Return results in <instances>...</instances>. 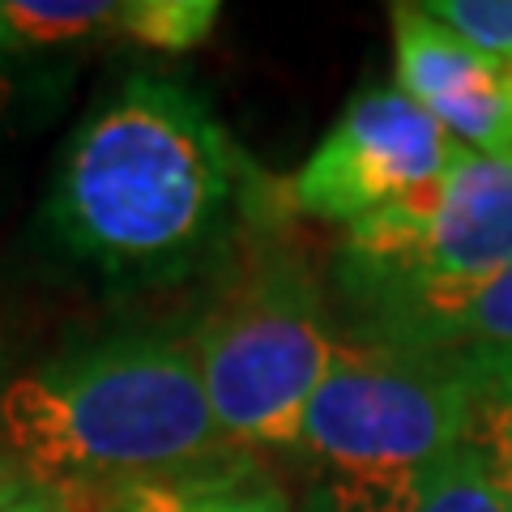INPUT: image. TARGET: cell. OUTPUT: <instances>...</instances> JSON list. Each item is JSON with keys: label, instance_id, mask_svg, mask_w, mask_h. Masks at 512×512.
<instances>
[{"label": "cell", "instance_id": "1", "mask_svg": "<svg viewBox=\"0 0 512 512\" xmlns=\"http://www.w3.org/2000/svg\"><path fill=\"white\" fill-rule=\"evenodd\" d=\"M248 175L201 94L133 77L64 141L43 227L107 282H171L231 239Z\"/></svg>", "mask_w": 512, "mask_h": 512}, {"label": "cell", "instance_id": "2", "mask_svg": "<svg viewBox=\"0 0 512 512\" xmlns=\"http://www.w3.org/2000/svg\"><path fill=\"white\" fill-rule=\"evenodd\" d=\"M0 448L30 483L111 491L197 470L231 448L188 338L111 333L13 376L0 389Z\"/></svg>", "mask_w": 512, "mask_h": 512}, {"label": "cell", "instance_id": "3", "mask_svg": "<svg viewBox=\"0 0 512 512\" xmlns=\"http://www.w3.org/2000/svg\"><path fill=\"white\" fill-rule=\"evenodd\" d=\"M231 448H299L338 333L295 256H252L188 333Z\"/></svg>", "mask_w": 512, "mask_h": 512}, {"label": "cell", "instance_id": "4", "mask_svg": "<svg viewBox=\"0 0 512 512\" xmlns=\"http://www.w3.org/2000/svg\"><path fill=\"white\" fill-rule=\"evenodd\" d=\"M466 380L453 355L338 333L299 448L320 478L397 483L466 444Z\"/></svg>", "mask_w": 512, "mask_h": 512}, {"label": "cell", "instance_id": "5", "mask_svg": "<svg viewBox=\"0 0 512 512\" xmlns=\"http://www.w3.org/2000/svg\"><path fill=\"white\" fill-rule=\"evenodd\" d=\"M457 150L444 124L402 86L359 90L295 171L291 201L299 214L350 231L384 205L444 180Z\"/></svg>", "mask_w": 512, "mask_h": 512}, {"label": "cell", "instance_id": "6", "mask_svg": "<svg viewBox=\"0 0 512 512\" xmlns=\"http://www.w3.org/2000/svg\"><path fill=\"white\" fill-rule=\"evenodd\" d=\"M512 265V154H478L461 146L440 184L427 231L393 274L346 286L363 320L436 308L461 299Z\"/></svg>", "mask_w": 512, "mask_h": 512}, {"label": "cell", "instance_id": "7", "mask_svg": "<svg viewBox=\"0 0 512 512\" xmlns=\"http://www.w3.org/2000/svg\"><path fill=\"white\" fill-rule=\"evenodd\" d=\"M397 86L444 133L478 154H512V99L504 64L453 35L427 5H393Z\"/></svg>", "mask_w": 512, "mask_h": 512}, {"label": "cell", "instance_id": "8", "mask_svg": "<svg viewBox=\"0 0 512 512\" xmlns=\"http://www.w3.org/2000/svg\"><path fill=\"white\" fill-rule=\"evenodd\" d=\"M303 512H508L470 444L436 457L397 483H338L320 478Z\"/></svg>", "mask_w": 512, "mask_h": 512}, {"label": "cell", "instance_id": "9", "mask_svg": "<svg viewBox=\"0 0 512 512\" xmlns=\"http://www.w3.org/2000/svg\"><path fill=\"white\" fill-rule=\"evenodd\" d=\"M355 333L389 346H406V350H436V355L512 346V265L500 278L483 282L478 291L461 299L363 320V325H355Z\"/></svg>", "mask_w": 512, "mask_h": 512}, {"label": "cell", "instance_id": "10", "mask_svg": "<svg viewBox=\"0 0 512 512\" xmlns=\"http://www.w3.org/2000/svg\"><path fill=\"white\" fill-rule=\"evenodd\" d=\"M111 500L133 512H295L278 478L248 461V453H227L197 470L120 487Z\"/></svg>", "mask_w": 512, "mask_h": 512}, {"label": "cell", "instance_id": "11", "mask_svg": "<svg viewBox=\"0 0 512 512\" xmlns=\"http://www.w3.org/2000/svg\"><path fill=\"white\" fill-rule=\"evenodd\" d=\"M466 380L470 414L466 444L483 461L495 491L512 487V346L495 350H448Z\"/></svg>", "mask_w": 512, "mask_h": 512}, {"label": "cell", "instance_id": "12", "mask_svg": "<svg viewBox=\"0 0 512 512\" xmlns=\"http://www.w3.org/2000/svg\"><path fill=\"white\" fill-rule=\"evenodd\" d=\"M116 0H0L5 52H56V47L116 35Z\"/></svg>", "mask_w": 512, "mask_h": 512}, {"label": "cell", "instance_id": "13", "mask_svg": "<svg viewBox=\"0 0 512 512\" xmlns=\"http://www.w3.org/2000/svg\"><path fill=\"white\" fill-rule=\"evenodd\" d=\"M218 0H124L116 35L150 52H192L218 26Z\"/></svg>", "mask_w": 512, "mask_h": 512}, {"label": "cell", "instance_id": "14", "mask_svg": "<svg viewBox=\"0 0 512 512\" xmlns=\"http://www.w3.org/2000/svg\"><path fill=\"white\" fill-rule=\"evenodd\" d=\"M431 18L495 64H512V0H427Z\"/></svg>", "mask_w": 512, "mask_h": 512}, {"label": "cell", "instance_id": "15", "mask_svg": "<svg viewBox=\"0 0 512 512\" xmlns=\"http://www.w3.org/2000/svg\"><path fill=\"white\" fill-rule=\"evenodd\" d=\"M0 512H82L77 508V500L69 491H60V487H43V483H35L30 491H22L13 504H5Z\"/></svg>", "mask_w": 512, "mask_h": 512}, {"label": "cell", "instance_id": "16", "mask_svg": "<svg viewBox=\"0 0 512 512\" xmlns=\"http://www.w3.org/2000/svg\"><path fill=\"white\" fill-rule=\"evenodd\" d=\"M30 487H35V483H30V474L5 453V448H0V508L13 504V500H18L22 491H30Z\"/></svg>", "mask_w": 512, "mask_h": 512}, {"label": "cell", "instance_id": "17", "mask_svg": "<svg viewBox=\"0 0 512 512\" xmlns=\"http://www.w3.org/2000/svg\"><path fill=\"white\" fill-rule=\"evenodd\" d=\"M9 99H13V73H9V64H5V52H0V116H5Z\"/></svg>", "mask_w": 512, "mask_h": 512}, {"label": "cell", "instance_id": "18", "mask_svg": "<svg viewBox=\"0 0 512 512\" xmlns=\"http://www.w3.org/2000/svg\"><path fill=\"white\" fill-rule=\"evenodd\" d=\"M5 363H9V342H5V325H0V389H5Z\"/></svg>", "mask_w": 512, "mask_h": 512}, {"label": "cell", "instance_id": "19", "mask_svg": "<svg viewBox=\"0 0 512 512\" xmlns=\"http://www.w3.org/2000/svg\"><path fill=\"white\" fill-rule=\"evenodd\" d=\"M94 512H133V508H128V504H120V500H103V504L94 508Z\"/></svg>", "mask_w": 512, "mask_h": 512}, {"label": "cell", "instance_id": "20", "mask_svg": "<svg viewBox=\"0 0 512 512\" xmlns=\"http://www.w3.org/2000/svg\"><path fill=\"white\" fill-rule=\"evenodd\" d=\"M504 82H508V99H512V64H504Z\"/></svg>", "mask_w": 512, "mask_h": 512}, {"label": "cell", "instance_id": "21", "mask_svg": "<svg viewBox=\"0 0 512 512\" xmlns=\"http://www.w3.org/2000/svg\"><path fill=\"white\" fill-rule=\"evenodd\" d=\"M500 500H504V504H508V512H512V487H508V491L500 495Z\"/></svg>", "mask_w": 512, "mask_h": 512}, {"label": "cell", "instance_id": "22", "mask_svg": "<svg viewBox=\"0 0 512 512\" xmlns=\"http://www.w3.org/2000/svg\"><path fill=\"white\" fill-rule=\"evenodd\" d=\"M0 52H5V43H0Z\"/></svg>", "mask_w": 512, "mask_h": 512}]
</instances>
